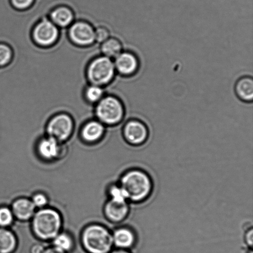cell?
Instances as JSON below:
<instances>
[{"label":"cell","instance_id":"cell-13","mask_svg":"<svg viewBox=\"0 0 253 253\" xmlns=\"http://www.w3.org/2000/svg\"><path fill=\"white\" fill-rule=\"evenodd\" d=\"M37 149L40 156L46 160H55L60 155L61 147L59 141L49 136L40 140Z\"/></svg>","mask_w":253,"mask_h":253},{"label":"cell","instance_id":"cell-5","mask_svg":"<svg viewBox=\"0 0 253 253\" xmlns=\"http://www.w3.org/2000/svg\"><path fill=\"white\" fill-rule=\"evenodd\" d=\"M115 71V64L111 59L106 56L99 57L89 66L88 78L93 85H106L113 80Z\"/></svg>","mask_w":253,"mask_h":253},{"label":"cell","instance_id":"cell-4","mask_svg":"<svg viewBox=\"0 0 253 253\" xmlns=\"http://www.w3.org/2000/svg\"><path fill=\"white\" fill-rule=\"evenodd\" d=\"M96 114L100 123L109 126L117 125L125 117V106L120 99L107 96L99 101Z\"/></svg>","mask_w":253,"mask_h":253},{"label":"cell","instance_id":"cell-28","mask_svg":"<svg viewBox=\"0 0 253 253\" xmlns=\"http://www.w3.org/2000/svg\"><path fill=\"white\" fill-rule=\"evenodd\" d=\"M245 244H247V246L250 248V249H253V228L251 227L250 229H248L246 234L245 235Z\"/></svg>","mask_w":253,"mask_h":253},{"label":"cell","instance_id":"cell-1","mask_svg":"<svg viewBox=\"0 0 253 253\" xmlns=\"http://www.w3.org/2000/svg\"><path fill=\"white\" fill-rule=\"evenodd\" d=\"M127 195L128 202L140 204L146 202L153 192L152 178L139 168L128 169L121 176L120 183Z\"/></svg>","mask_w":253,"mask_h":253},{"label":"cell","instance_id":"cell-32","mask_svg":"<svg viewBox=\"0 0 253 253\" xmlns=\"http://www.w3.org/2000/svg\"><path fill=\"white\" fill-rule=\"evenodd\" d=\"M249 253H253L252 249H251V250H250V252Z\"/></svg>","mask_w":253,"mask_h":253},{"label":"cell","instance_id":"cell-16","mask_svg":"<svg viewBox=\"0 0 253 253\" xmlns=\"http://www.w3.org/2000/svg\"><path fill=\"white\" fill-rule=\"evenodd\" d=\"M105 133L103 124L98 121H91L86 124L82 130V136L88 142H95L100 140Z\"/></svg>","mask_w":253,"mask_h":253},{"label":"cell","instance_id":"cell-27","mask_svg":"<svg viewBox=\"0 0 253 253\" xmlns=\"http://www.w3.org/2000/svg\"><path fill=\"white\" fill-rule=\"evenodd\" d=\"M34 0H12V4L17 8L23 9L31 6Z\"/></svg>","mask_w":253,"mask_h":253},{"label":"cell","instance_id":"cell-9","mask_svg":"<svg viewBox=\"0 0 253 253\" xmlns=\"http://www.w3.org/2000/svg\"><path fill=\"white\" fill-rule=\"evenodd\" d=\"M69 37L71 41L78 45H89L95 41V30L85 22H76L71 27Z\"/></svg>","mask_w":253,"mask_h":253},{"label":"cell","instance_id":"cell-12","mask_svg":"<svg viewBox=\"0 0 253 253\" xmlns=\"http://www.w3.org/2000/svg\"><path fill=\"white\" fill-rule=\"evenodd\" d=\"M105 213L111 222H123L130 213V206L128 202H118L110 200L105 205Z\"/></svg>","mask_w":253,"mask_h":253},{"label":"cell","instance_id":"cell-19","mask_svg":"<svg viewBox=\"0 0 253 253\" xmlns=\"http://www.w3.org/2000/svg\"><path fill=\"white\" fill-rule=\"evenodd\" d=\"M101 51L105 56L109 58H116L123 52V45L117 39L109 38L104 42Z\"/></svg>","mask_w":253,"mask_h":253},{"label":"cell","instance_id":"cell-25","mask_svg":"<svg viewBox=\"0 0 253 253\" xmlns=\"http://www.w3.org/2000/svg\"><path fill=\"white\" fill-rule=\"evenodd\" d=\"M31 201L36 209L37 208L42 209V208H45L48 202V198L42 193H36L32 198Z\"/></svg>","mask_w":253,"mask_h":253},{"label":"cell","instance_id":"cell-31","mask_svg":"<svg viewBox=\"0 0 253 253\" xmlns=\"http://www.w3.org/2000/svg\"><path fill=\"white\" fill-rule=\"evenodd\" d=\"M110 253H131L129 250L123 249H116L115 251H111Z\"/></svg>","mask_w":253,"mask_h":253},{"label":"cell","instance_id":"cell-7","mask_svg":"<svg viewBox=\"0 0 253 253\" xmlns=\"http://www.w3.org/2000/svg\"><path fill=\"white\" fill-rule=\"evenodd\" d=\"M73 130V123L68 115H61L54 116L47 126L48 136L57 141H65L70 137Z\"/></svg>","mask_w":253,"mask_h":253},{"label":"cell","instance_id":"cell-15","mask_svg":"<svg viewBox=\"0 0 253 253\" xmlns=\"http://www.w3.org/2000/svg\"><path fill=\"white\" fill-rule=\"evenodd\" d=\"M238 98L245 102H252L253 100V79L252 77L244 76L237 81L235 86Z\"/></svg>","mask_w":253,"mask_h":253},{"label":"cell","instance_id":"cell-10","mask_svg":"<svg viewBox=\"0 0 253 253\" xmlns=\"http://www.w3.org/2000/svg\"><path fill=\"white\" fill-rule=\"evenodd\" d=\"M116 70L123 76L130 77L137 73L140 62L135 54L130 51L122 52L115 58Z\"/></svg>","mask_w":253,"mask_h":253},{"label":"cell","instance_id":"cell-22","mask_svg":"<svg viewBox=\"0 0 253 253\" xmlns=\"http://www.w3.org/2000/svg\"><path fill=\"white\" fill-rule=\"evenodd\" d=\"M14 216L11 208H0V227L6 228L13 222Z\"/></svg>","mask_w":253,"mask_h":253},{"label":"cell","instance_id":"cell-2","mask_svg":"<svg viewBox=\"0 0 253 253\" xmlns=\"http://www.w3.org/2000/svg\"><path fill=\"white\" fill-rule=\"evenodd\" d=\"M61 227V215L52 208L40 209L32 217V229L40 239L53 240L60 233Z\"/></svg>","mask_w":253,"mask_h":253},{"label":"cell","instance_id":"cell-30","mask_svg":"<svg viewBox=\"0 0 253 253\" xmlns=\"http://www.w3.org/2000/svg\"><path fill=\"white\" fill-rule=\"evenodd\" d=\"M42 253H66L63 252L61 251L58 249H57L56 248L54 247L45 248L44 249V251Z\"/></svg>","mask_w":253,"mask_h":253},{"label":"cell","instance_id":"cell-18","mask_svg":"<svg viewBox=\"0 0 253 253\" xmlns=\"http://www.w3.org/2000/svg\"><path fill=\"white\" fill-rule=\"evenodd\" d=\"M52 22L56 26L66 27L73 21V14L70 9L66 7H59L54 10L51 14Z\"/></svg>","mask_w":253,"mask_h":253},{"label":"cell","instance_id":"cell-23","mask_svg":"<svg viewBox=\"0 0 253 253\" xmlns=\"http://www.w3.org/2000/svg\"><path fill=\"white\" fill-rule=\"evenodd\" d=\"M85 95L90 102H97L101 100L103 95V90L100 86L92 85L86 89Z\"/></svg>","mask_w":253,"mask_h":253},{"label":"cell","instance_id":"cell-6","mask_svg":"<svg viewBox=\"0 0 253 253\" xmlns=\"http://www.w3.org/2000/svg\"><path fill=\"white\" fill-rule=\"evenodd\" d=\"M123 137L126 143L132 146H140L148 140L150 132L147 126L137 119L127 121L124 126Z\"/></svg>","mask_w":253,"mask_h":253},{"label":"cell","instance_id":"cell-3","mask_svg":"<svg viewBox=\"0 0 253 253\" xmlns=\"http://www.w3.org/2000/svg\"><path fill=\"white\" fill-rule=\"evenodd\" d=\"M82 241L84 249L88 253H110L114 247L112 234L99 225L85 228Z\"/></svg>","mask_w":253,"mask_h":253},{"label":"cell","instance_id":"cell-17","mask_svg":"<svg viewBox=\"0 0 253 253\" xmlns=\"http://www.w3.org/2000/svg\"><path fill=\"white\" fill-rule=\"evenodd\" d=\"M16 236L11 230L0 227V253H12L17 248Z\"/></svg>","mask_w":253,"mask_h":253},{"label":"cell","instance_id":"cell-26","mask_svg":"<svg viewBox=\"0 0 253 253\" xmlns=\"http://www.w3.org/2000/svg\"><path fill=\"white\" fill-rule=\"evenodd\" d=\"M110 37V32L105 27H99L95 31V41L100 43H103Z\"/></svg>","mask_w":253,"mask_h":253},{"label":"cell","instance_id":"cell-20","mask_svg":"<svg viewBox=\"0 0 253 253\" xmlns=\"http://www.w3.org/2000/svg\"><path fill=\"white\" fill-rule=\"evenodd\" d=\"M53 247L66 253L70 252L74 248L73 238L67 233L60 232L54 238Z\"/></svg>","mask_w":253,"mask_h":253},{"label":"cell","instance_id":"cell-14","mask_svg":"<svg viewBox=\"0 0 253 253\" xmlns=\"http://www.w3.org/2000/svg\"><path fill=\"white\" fill-rule=\"evenodd\" d=\"M14 217L21 220H27L32 219L36 208L31 200L21 198L15 200L11 208Z\"/></svg>","mask_w":253,"mask_h":253},{"label":"cell","instance_id":"cell-8","mask_svg":"<svg viewBox=\"0 0 253 253\" xmlns=\"http://www.w3.org/2000/svg\"><path fill=\"white\" fill-rule=\"evenodd\" d=\"M35 41L42 46H49L56 41L58 30L53 22L43 20L35 27L33 32Z\"/></svg>","mask_w":253,"mask_h":253},{"label":"cell","instance_id":"cell-29","mask_svg":"<svg viewBox=\"0 0 253 253\" xmlns=\"http://www.w3.org/2000/svg\"><path fill=\"white\" fill-rule=\"evenodd\" d=\"M44 249H45V248L42 246V245H34V246L31 248V253H42L43 252Z\"/></svg>","mask_w":253,"mask_h":253},{"label":"cell","instance_id":"cell-21","mask_svg":"<svg viewBox=\"0 0 253 253\" xmlns=\"http://www.w3.org/2000/svg\"><path fill=\"white\" fill-rule=\"evenodd\" d=\"M110 200L118 202H128L125 190L120 184L113 185L109 189Z\"/></svg>","mask_w":253,"mask_h":253},{"label":"cell","instance_id":"cell-24","mask_svg":"<svg viewBox=\"0 0 253 253\" xmlns=\"http://www.w3.org/2000/svg\"><path fill=\"white\" fill-rule=\"evenodd\" d=\"M12 51L6 44H0V66L6 65L11 61Z\"/></svg>","mask_w":253,"mask_h":253},{"label":"cell","instance_id":"cell-11","mask_svg":"<svg viewBox=\"0 0 253 253\" xmlns=\"http://www.w3.org/2000/svg\"><path fill=\"white\" fill-rule=\"evenodd\" d=\"M114 247L117 249L129 250L135 246L137 236L133 229L129 227H121L112 234Z\"/></svg>","mask_w":253,"mask_h":253}]
</instances>
